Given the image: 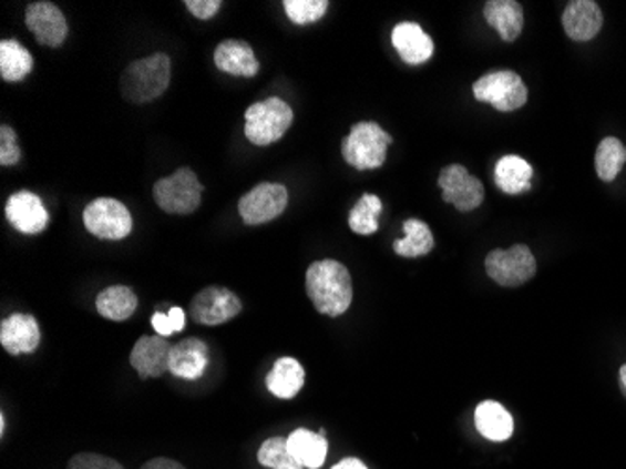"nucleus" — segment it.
I'll use <instances>...</instances> for the list:
<instances>
[{
  "instance_id": "obj_1",
  "label": "nucleus",
  "mask_w": 626,
  "mask_h": 469,
  "mask_svg": "<svg viewBox=\"0 0 626 469\" xmlns=\"http://www.w3.org/2000/svg\"><path fill=\"white\" fill-rule=\"evenodd\" d=\"M306 293L325 316L338 317L353 303V282L346 265L336 259L311 263L306 273Z\"/></svg>"
},
{
  "instance_id": "obj_2",
  "label": "nucleus",
  "mask_w": 626,
  "mask_h": 469,
  "mask_svg": "<svg viewBox=\"0 0 626 469\" xmlns=\"http://www.w3.org/2000/svg\"><path fill=\"white\" fill-rule=\"evenodd\" d=\"M171 83V59L165 53L132 62L121 75V92L132 104H146L162 96Z\"/></svg>"
},
{
  "instance_id": "obj_3",
  "label": "nucleus",
  "mask_w": 626,
  "mask_h": 469,
  "mask_svg": "<svg viewBox=\"0 0 626 469\" xmlns=\"http://www.w3.org/2000/svg\"><path fill=\"white\" fill-rule=\"evenodd\" d=\"M390 143L392 137L378 122H359L341 143V156L355 170H378L387 160Z\"/></svg>"
},
{
  "instance_id": "obj_4",
  "label": "nucleus",
  "mask_w": 626,
  "mask_h": 469,
  "mask_svg": "<svg viewBox=\"0 0 626 469\" xmlns=\"http://www.w3.org/2000/svg\"><path fill=\"white\" fill-rule=\"evenodd\" d=\"M293 110L281 98H267L246 110L244 134L252 145L267 146L280 141L291 129Z\"/></svg>"
},
{
  "instance_id": "obj_5",
  "label": "nucleus",
  "mask_w": 626,
  "mask_h": 469,
  "mask_svg": "<svg viewBox=\"0 0 626 469\" xmlns=\"http://www.w3.org/2000/svg\"><path fill=\"white\" fill-rule=\"evenodd\" d=\"M203 184L189 167H181L154 184V202L167 214H192L202 205Z\"/></svg>"
},
{
  "instance_id": "obj_6",
  "label": "nucleus",
  "mask_w": 626,
  "mask_h": 469,
  "mask_svg": "<svg viewBox=\"0 0 626 469\" xmlns=\"http://www.w3.org/2000/svg\"><path fill=\"white\" fill-rule=\"evenodd\" d=\"M473 94L479 102L490 104L497 111L509 113L527 104V86L522 78L511 70L486 73L481 80L474 81Z\"/></svg>"
},
{
  "instance_id": "obj_7",
  "label": "nucleus",
  "mask_w": 626,
  "mask_h": 469,
  "mask_svg": "<svg viewBox=\"0 0 626 469\" xmlns=\"http://www.w3.org/2000/svg\"><path fill=\"white\" fill-rule=\"evenodd\" d=\"M86 232L104 241H121L134 230V218L129 207L113 197H98L83 211Z\"/></svg>"
},
{
  "instance_id": "obj_8",
  "label": "nucleus",
  "mask_w": 626,
  "mask_h": 469,
  "mask_svg": "<svg viewBox=\"0 0 626 469\" xmlns=\"http://www.w3.org/2000/svg\"><path fill=\"white\" fill-rule=\"evenodd\" d=\"M486 273L499 286H523L536 275V259L530 246L516 244L511 251H493L486 257Z\"/></svg>"
},
{
  "instance_id": "obj_9",
  "label": "nucleus",
  "mask_w": 626,
  "mask_h": 469,
  "mask_svg": "<svg viewBox=\"0 0 626 469\" xmlns=\"http://www.w3.org/2000/svg\"><path fill=\"white\" fill-rule=\"evenodd\" d=\"M287 190L284 184L261 183L249 190L238 202V214L248 226H261L281 216L286 211Z\"/></svg>"
},
{
  "instance_id": "obj_10",
  "label": "nucleus",
  "mask_w": 626,
  "mask_h": 469,
  "mask_svg": "<svg viewBox=\"0 0 626 469\" xmlns=\"http://www.w3.org/2000/svg\"><path fill=\"white\" fill-rule=\"evenodd\" d=\"M243 310V303L227 287H205L195 295L189 305V314L195 324L216 327L232 322Z\"/></svg>"
},
{
  "instance_id": "obj_11",
  "label": "nucleus",
  "mask_w": 626,
  "mask_h": 469,
  "mask_svg": "<svg viewBox=\"0 0 626 469\" xmlns=\"http://www.w3.org/2000/svg\"><path fill=\"white\" fill-rule=\"evenodd\" d=\"M443 202L452 203L460 213H471L484 202V186L463 165H447L439 175Z\"/></svg>"
},
{
  "instance_id": "obj_12",
  "label": "nucleus",
  "mask_w": 626,
  "mask_h": 469,
  "mask_svg": "<svg viewBox=\"0 0 626 469\" xmlns=\"http://www.w3.org/2000/svg\"><path fill=\"white\" fill-rule=\"evenodd\" d=\"M27 29L37 37V42L45 48H61L68 38V21L61 8L53 2H32L24 12Z\"/></svg>"
},
{
  "instance_id": "obj_13",
  "label": "nucleus",
  "mask_w": 626,
  "mask_h": 469,
  "mask_svg": "<svg viewBox=\"0 0 626 469\" xmlns=\"http://www.w3.org/2000/svg\"><path fill=\"white\" fill-rule=\"evenodd\" d=\"M7 218L23 235H38L49 224V214L42 197H38L29 190H19L10 195L7 203Z\"/></svg>"
},
{
  "instance_id": "obj_14",
  "label": "nucleus",
  "mask_w": 626,
  "mask_h": 469,
  "mask_svg": "<svg viewBox=\"0 0 626 469\" xmlns=\"http://www.w3.org/2000/svg\"><path fill=\"white\" fill-rule=\"evenodd\" d=\"M171 349L164 336H141L130 354V365L140 378H162L170 373Z\"/></svg>"
},
{
  "instance_id": "obj_15",
  "label": "nucleus",
  "mask_w": 626,
  "mask_h": 469,
  "mask_svg": "<svg viewBox=\"0 0 626 469\" xmlns=\"http://www.w3.org/2000/svg\"><path fill=\"white\" fill-rule=\"evenodd\" d=\"M40 341V325L29 314H12L0 325V344L10 355L34 354Z\"/></svg>"
},
{
  "instance_id": "obj_16",
  "label": "nucleus",
  "mask_w": 626,
  "mask_h": 469,
  "mask_svg": "<svg viewBox=\"0 0 626 469\" xmlns=\"http://www.w3.org/2000/svg\"><path fill=\"white\" fill-rule=\"evenodd\" d=\"M604 16L593 0H572L563 12V29L574 42H589L603 29Z\"/></svg>"
},
{
  "instance_id": "obj_17",
  "label": "nucleus",
  "mask_w": 626,
  "mask_h": 469,
  "mask_svg": "<svg viewBox=\"0 0 626 469\" xmlns=\"http://www.w3.org/2000/svg\"><path fill=\"white\" fill-rule=\"evenodd\" d=\"M392 45L406 64L419 67L433 57V40L413 21L398 23L392 31Z\"/></svg>"
},
{
  "instance_id": "obj_18",
  "label": "nucleus",
  "mask_w": 626,
  "mask_h": 469,
  "mask_svg": "<svg viewBox=\"0 0 626 469\" xmlns=\"http://www.w3.org/2000/svg\"><path fill=\"white\" fill-rule=\"evenodd\" d=\"M207 366V344L199 338H186L171 349L170 373L175 378L188 379V381L203 378Z\"/></svg>"
},
{
  "instance_id": "obj_19",
  "label": "nucleus",
  "mask_w": 626,
  "mask_h": 469,
  "mask_svg": "<svg viewBox=\"0 0 626 469\" xmlns=\"http://www.w3.org/2000/svg\"><path fill=\"white\" fill-rule=\"evenodd\" d=\"M214 64L219 72L237 75V78H254L259 72V62L254 55V49L243 40H225L214 51Z\"/></svg>"
},
{
  "instance_id": "obj_20",
  "label": "nucleus",
  "mask_w": 626,
  "mask_h": 469,
  "mask_svg": "<svg viewBox=\"0 0 626 469\" xmlns=\"http://www.w3.org/2000/svg\"><path fill=\"white\" fill-rule=\"evenodd\" d=\"M305 368L293 357H281L276 360L273 370L268 373L265 384L274 397L291 400L305 387Z\"/></svg>"
},
{
  "instance_id": "obj_21",
  "label": "nucleus",
  "mask_w": 626,
  "mask_h": 469,
  "mask_svg": "<svg viewBox=\"0 0 626 469\" xmlns=\"http://www.w3.org/2000/svg\"><path fill=\"white\" fill-rule=\"evenodd\" d=\"M488 24L499 32L503 42H514L523 31L522 4L514 0H490L484 7Z\"/></svg>"
},
{
  "instance_id": "obj_22",
  "label": "nucleus",
  "mask_w": 626,
  "mask_h": 469,
  "mask_svg": "<svg viewBox=\"0 0 626 469\" xmlns=\"http://www.w3.org/2000/svg\"><path fill=\"white\" fill-rule=\"evenodd\" d=\"M474 425L481 436L490 441H506L514 432L512 415L493 400H484L474 409Z\"/></svg>"
},
{
  "instance_id": "obj_23",
  "label": "nucleus",
  "mask_w": 626,
  "mask_h": 469,
  "mask_svg": "<svg viewBox=\"0 0 626 469\" xmlns=\"http://www.w3.org/2000/svg\"><path fill=\"white\" fill-rule=\"evenodd\" d=\"M287 446L293 457L302 463V468L319 469L325 463L327 452H329V443L325 439V430L316 434L306 428H297L291 436L287 438Z\"/></svg>"
},
{
  "instance_id": "obj_24",
  "label": "nucleus",
  "mask_w": 626,
  "mask_h": 469,
  "mask_svg": "<svg viewBox=\"0 0 626 469\" xmlns=\"http://www.w3.org/2000/svg\"><path fill=\"white\" fill-rule=\"evenodd\" d=\"M495 184L501 192L505 194L517 195L523 192H530L531 179H533V167L527 160L516 154L503 156L495 164Z\"/></svg>"
},
{
  "instance_id": "obj_25",
  "label": "nucleus",
  "mask_w": 626,
  "mask_h": 469,
  "mask_svg": "<svg viewBox=\"0 0 626 469\" xmlns=\"http://www.w3.org/2000/svg\"><path fill=\"white\" fill-rule=\"evenodd\" d=\"M135 308H137V297L132 287L111 286L98 293V314L110 322H126L134 316Z\"/></svg>"
},
{
  "instance_id": "obj_26",
  "label": "nucleus",
  "mask_w": 626,
  "mask_h": 469,
  "mask_svg": "<svg viewBox=\"0 0 626 469\" xmlns=\"http://www.w3.org/2000/svg\"><path fill=\"white\" fill-rule=\"evenodd\" d=\"M32 55L18 40L0 42V75L8 83L23 81L32 72Z\"/></svg>"
},
{
  "instance_id": "obj_27",
  "label": "nucleus",
  "mask_w": 626,
  "mask_h": 469,
  "mask_svg": "<svg viewBox=\"0 0 626 469\" xmlns=\"http://www.w3.org/2000/svg\"><path fill=\"white\" fill-rule=\"evenodd\" d=\"M406 238L396 241L394 252L402 257H422L433 251V235L422 220L409 218L403 222Z\"/></svg>"
},
{
  "instance_id": "obj_28",
  "label": "nucleus",
  "mask_w": 626,
  "mask_h": 469,
  "mask_svg": "<svg viewBox=\"0 0 626 469\" xmlns=\"http://www.w3.org/2000/svg\"><path fill=\"white\" fill-rule=\"evenodd\" d=\"M626 164V146L617 137H606L601 141L596 149L595 167L596 175L604 183H612L619 175L623 165Z\"/></svg>"
},
{
  "instance_id": "obj_29",
  "label": "nucleus",
  "mask_w": 626,
  "mask_h": 469,
  "mask_svg": "<svg viewBox=\"0 0 626 469\" xmlns=\"http://www.w3.org/2000/svg\"><path fill=\"white\" fill-rule=\"evenodd\" d=\"M383 203L378 195L365 194L349 213V227L357 235H373L379 230Z\"/></svg>"
},
{
  "instance_id": "obj_30",
  "label": "nucleus",
  "mask_w": 626,
  "mask_h": 469,
  "mask_svg": "<svg viewBox=\"0 0 626 469\" xmlns=\"http://www.w3.org/2000/svg\"><path fill=\"white\" fill-rule=\"evenodd\" d=\"M257 460L268 469H305L297 458L293 457L287 439L270 438L259 447Z\"/></svg>"
},
{
  "instance_id": "obj_31",
  "label": "nucleus",
  "mask_w": 626,
  "mask_h": 469,
  "mask_svg": "<svg viewBox=\"0 0 626 469\" xmlns=\"http://www.w3.org/2000/svg\"><path fill=\"white\" fill-rule=\"evenodd\" d=\"M287 18L295 24H311L329 10L327 0H284Z\"/></svg>"
},
{
  "instance_id": "obj_32",
  "label": "nucleus",
  "mask_w": 626,
  "mask_h": 469,
  "mask_svg": "<svg viewBox=\"0 0 626 469\" xmlns=\"http://www.w3.org/2000/svg\"><path fill=\"white\" fill-rule=\"evenodd\" d=\"M153 329L156 330L158 336H171L175 333H181L186 327V314H184L183 308L178 306H173L167 314H162V312H156L153 319Z\"/></svg>"
},
{
  "instance_id": "obj_33",
  "label": "nucleus",
  "mask_w": 626,
  "mask_h": 469,
  "mask_svg": "<svg viewBox=\"0 0 626 469\" xmlns=\"http://www.w3.org/2000/svg\"><path fill=\"white\" fill-rule=\"evenodd\" d=\"M21 160V149L18 145V134L12 126L0 129V165H16Z\"/></svg>"
},
{
  "instance_id": "obj_34",
  "label": "nucleus",
  "mask_w": 626,
  "mask_h": 469,
  "mask_svg": "<svg viewBox=\"0 0 626 469\" xmlns=\"http://www.w3.org/2000/svg\"><path fill=\"white\" fill-rule=\"evenodd\" d=\"M68 469H124L113 458L94 452H80L68 462Z\"/></svg>"
},
{
  "instance_id": "obj_35",
  "label": "nucleus",
  "mask_w": 626,
  "mask_h": 469,
  "mask_svg": "<svg viewBox=\"0 0 626 469\" xmlns=\"http://www.w3.org/2000/svg\"><path fill=\"white\" fill-rule=\"evenodd\" d=\"M186 8H188V12L194 18L207 21V19L214 18L219 12L222 2L219 0H188Z\"/></svg>"
},
{
  "instance_id": "obj_36",
  "label": "nucleus",
  "mask_w": 626,
  "mask_h": 469,
  "mask_svg": "<svg viewBox=\"0 0 626 469\" xmlns=\"http://www.w3.org/2000/svg\"><path fill=\"white\" fill-rule=\"evenodd\" d=\"M141 469H186L183 463H178L177 460H171V458H153L148 462L143 463Z\"/></svg>"
},
{
  "instance_id": "obj_37",
  "label": "nucleus",
  "mask_w": 626,
  "mask_h": 469,
  "mask_svg": "<svg viewBox=\"0 0 626 469\" xmlns=\"http://www.w3.org/2000/svg\"><path fill=\"white\" fill-rule=\"evenodd\" d=\"M332 469H368L366 463L359 458H343L341 462L336 463Z\"/></svg>"
},
{
  "instance_id": "obj_38",
  "label": "nucleus",
  "mask_w": 626,
  "mask_h": 469,
  "mask_svg": "<svg viewBox=\"0 0 626 469\" xmlns=\"http://www.w3.org/2000/svg\"><path fill=\"white\" fill-rule=\"evenodd\" d=\"M619 378L620 387H623V390L626 392V365L620 366Z\"/></svg>"
}]
</instances>
